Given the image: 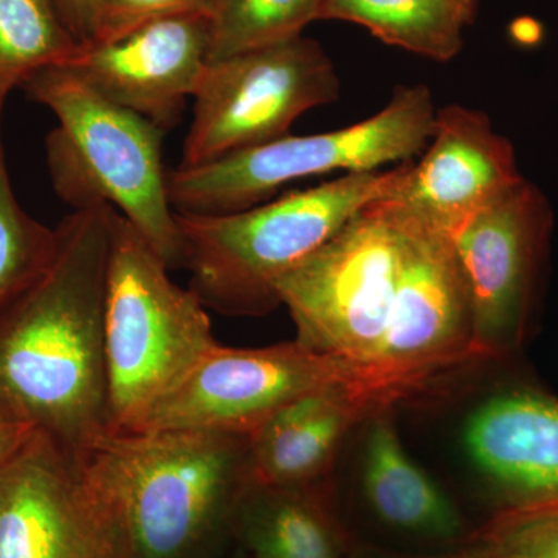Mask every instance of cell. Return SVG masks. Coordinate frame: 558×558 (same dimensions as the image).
Wrapping results in <instances>:
<instances>
[{"instance_id":"cell-1","label":"cell","mask_w":558,"mask_h":558,"mask_svg":"<svg viewBox=\"0 0 558 558\" xmlns=\"http://www.w3.org/2000/svg\"><path fill=\"white\" fill-rule=\"evenodd\" d=\"M110 205L58 223L49 269L0 317V398L81 461L109 433L105 296Z\"/></svg>"},{"instance_id":"cell-2","label":"cell","mask_w":558,"mask_h":558,"mask_svg":"<svg viewBox=\"0 0 558 558\" xmlns=\"http://www.w3.org/2000/svg\"><path fill=\"white\" fill-rule=\"evenodd\" d=\"M247 436L110 432L81 458L117 558H216L247 484Z\"/></svg>"},{"instance_id":"cell-3","label":"cell","mask_w":558,"mask_h":558,"mask_svg":"<svg viewBox=\"0 0 558 558\" xmlns=\"http://www.w3.org/2000/svg\"><path fill=\"white\" fill-rule=\"evenodd\" d=\"M407 167L409 161L389 171L349 172L227 215L175 213L190 289L218 314L274 311L278 279L336 236L360 209L396 189Z\"/></svg>"},{"instance_id":"cell-4","label":"cell","mask_w":558,"mask_h":558,"mask_svg":"<svg viewBox=\"0 0 558 558\" xmlns=\"http://www.w3.org/2000/svg\"><path fill=\"white\" fill-rule=\"evenodd\" d=\"M22 89L57 117L46 157L60 199L73 209L110 205L168 269L182 267L163 167L165 131L109 101L62 65L33 73Z\"/></svg>"},{"instance_id":"cell-5","label":"cell","mask_w":558,"mask_h":558,"mask_svg":"<svg viewBox=\"0 0 558 558\" xmlns=\"http://www.w3.org/2000/svg\"><path fill=\"white\" fill-rule=\"evenodd\" d=\"M116 209L105 296L109 433L131 432L218 344L207 307Z\"/></svg>"},{"instance_id":"cell-6","label":"cell","mask_w":558,"mask_h":558,"mask_svg":"<svg viewBox=\"0 0 558 558\" xmlns=\"http://www.w3.org/2000/svg\"><path fill=\"white\" fill-rule=\"evenodd\" d=\"M436 110L425 84L398 86L379 113L354 126L289 134L199 167H178L168 172L172 208L180 215H227L267 202L295 180L413 160L433 137Z\"/></svg>"},{"instance_id":"cell-7","label":"cell","mask_w":558,"mask_h":558,"mask_svg":"<svg viewBox=\"0 0 558 558\" xmlns=\"http://www.w3.org/2000/svg\"><path fill=\"white\" fill-rule=\"evenodd\" d=\"M409 226L379 199L277 281L304 347L377 371L391 325Z\"/></svg>"},{"instance_id":"cell-8","label":"cell","mask_w":558,"mask_h":558,"mask_svg":"<svg viewBox=\"0 0 558 558\" xmlns=\"http://www.w3.org/2000/svg\"><path fill=\"white\" fill-rule=\"evenodd\" d=\"M333 388L366 396L380 407L413 391L296 340L255 349L218 343L131 432L190 429L248 438L292 400Z\"/></svg>"},{"instance_id":"cell-9","label":"cell","mask_w":558,"mask_h":558,"mask_svg":"<svg viewBox=\"0 0 558 558\" xmlns=\"http://www.w3.org/2000/svg\"><path fill=\"white\" fill-rule=\"evenodd\" d=\"M339 95L336 65L317 40L303 36L208 62L179 167H199L286 137L299 117Z\"/></svg>"},{"instance_id":"cell-10","label":"cell","mask_w":558,"mask_h":558,"mask_svg":"<svg viewBox=\"0 0 558 558\" xmlns=\"http://www.w3.org/2000/svg\"><path fill=\"white\" fill-rule=\"evenodd\" d=\"M553 227L548 197L521 179L451 236L484 359L523 343Z\"/></svg>"},{"instance_id":"cell-11","label":"cell","mask_w":558,"mask_h":558,"mask_svg":"<svg viewBox=\"0 0 558 558\" xmlns=\"http://www.w3.org/2000/svg\"><path fill=\"white\" fill-rule=\"evenodd\" d=\"M109 542L81 462L36 429L0 468V558H97Z\"/></svg>"},{"instance_id":"cell-12","label":"cell","mask_w":558,"mask_h":558,"mask_svg":"<svg viewBox=\"0 0 558 558\" xmlns=\"http://www.w3.org/2000/svg\"><path fill=\"white\" fill-rule=\"evenodd\" d=\"M521 179L512 142L494 130L487 113L450 105L436 110L421 161H409L402 180L380 199L451 238Z\"/></svg>"},{"instance_id":"cell-13","label":"cell","mask_w":558,"mask_h":558,"mask_svg":"<svg viewBox=\"0 0 558 558\" xmlns=\"http://www.w3.org/2000/svg\"><path fill=\"white\" fill-rule=\"evenodd\" d=\"M211 16L180 14L142 25L108 43L84 44L62 68L161 131L182 120L208 64Z\"/></svg>"},{"instance_id":"cell-14","label":"cell","mask_w":558,"mask_h":558,"mask_svg":"<svg viewBox=\"0 0 558 558\" xmlns=\"http://www.w3.org/2000/svg\"><path fill=\"white\" fill-rule=\"evenodd\" d=\"M402 218L409 226L405 263L380 366L417 388L461 360L484 357L473 340L468 289L451 238Z\"/></svg>"},{"instance_id":"cell-15","label":"cell","mask_w":558,"mask_h":558,"mask_svg":"<svg viewBox=\"0 0 558 558\" xmlns=\"http://www.w3.org/2000/svg\"><path fill=\"white\" fill-rule=\"evenodd\" d=\"M476 468L508 506L558 499V399L527 384L476 407L464 429Z\"/></svg>"},{"instance_id":"cell-16","label":"cell","mask_w":558,"mask_h":558,"mask_svg":"<svg viewBox=\"0 0 558 558\" xmlns=\"http://www.w3.org/2000/svg\"><path fill=\"white\" fill-rule=\"evenodd\" d=\"M379 403L348 389L292 400L248 436L247 483L310 486L323 475L348 428Z\"/></svg>"},{"instance_id":"cell-17","label":"cell","mask_w":558,"mask_h":558,"mask_svg":"<svg viewBox=\"0 0 558 558\" xmlns=\"http://www.w3.org/2000/svg\"><path fill=\"white\" fill-rule=\"evenodd\" d=\"M231 539L248 558H339V539L312 484H245Z\"/></svg>"},{"instance_id":"cell-18","label":"cell","mask_w":558,"mask_h":558,"mask_svg":"<svg viewBox=\"0 0 558 558\" xmlns=\"http://www.w3.org/2000/svg\"><path fill=\"white\" fill-rule=\"evenodd\" d=\"M363 487L371 508L385 523L418 534L453 535L457 509L407 454L387 417L374 418L365 444Z\"/></svg>"},{"instance_id":"cell-19","label":"cell","mask_w":558,"mask_h":558,"mask_svg":"<svg viewBox=\"0 0 558 558\" xmlns=\"http://www.w3.org/2000/svg\"><path fill=\"white\" fill-rule=\"evenodd\" d=\"M318 21L362 25L389 46L439 62L457 57L472 24L457 0H323Z\"/></svg>"},{"instance_id":"cell-20","label":"cell","mask_w":558,"mask_h":558,"mask_svg":"<svg viewBox=\"0 0 558 558\" xmlns=\"http://www.w3.org/2000/svg\"><path fill=\"white\" fill-rule=\"evenodd\" d=\"M78 47L53 0H0V110L11 90Z\"/></svg>"},{"instance_id":"cell-21","label":"cell","mask_w":558,"mask_h":558,"mask_svg":"<svg viewBox=\"0 0 558 558\" xmlns=\"http://www.w3.org/2000/svg\"><path fill=\"white\" fill-rule=\"evenodd\" d=\"M323 0H216L208 62L266 49L301 36Z\"/></svg>"},{"instance_id":"cell-22","label":"cell","mask_w":558,"mask_h":558,"mask_svg":"<svg viewBox=\"0 0 558 558\" xmlns=\"http://www.w3.org/2000/svg\"><path fill=\"white\" fill-rule=\"evenodd\" d=\"M54 252L57 230L32 218L11 186L0 110V317L46 274Z\"/></svg>"},{"instance_id":"cell-23","label":"cell","mask_w":558,"mask_h":558,"mask_svg":"<svg viewBox=\"0 0 558 558\" xmlns=\"http://www.w3.org/2000/svg\"><path fill=\"white\" fill-rule=\"evenodd\" d=\"M468 558H558V499L505 508Z\"/></svg>"},{"instance_id":"cell-24","label":"cell","mask_w":558,"mask_h":558,"mask_svg":"<svg viewBox=\"0 0 558 558\" xmlns=\"http://www.w3.org/2000/svg\"><path fill=\"white\" fill-rule=\"evenodd\" d=\"M216 0H97L90 43H108L142 25L180 14L211 16Z\"/></svg>"},{"instance_id":"cell-25","label":"cell","mask_w":558,"mask_h":558,"mask_svg":"<svg viewBox=\"0 0 558 558\" xmlns=\"http://www.w3.org/2000/svg\"><path fill=\"white\" fill-rule=\"evenodd\" d=\"M36 429L24 414L0 398V468L27 442Z\"/></svg>"},{"instance_id":"cell-26","label":"cell","mask_w":558,"mask_h":558,"mask_svg":"<svg viewBox=\"0 0 558 558\" xmlns=\"http://www.w3.org/2000/svg\"><path fill=\"white\" fill-rule=\"evenodd\" d=\"M62 21L68 25L80 46L90 43L94 35L95 7L97 0H53Z\"/></svg>"},{"instance_id":"cell-27","label":"cell","mask_w":558,"mask_h":558,"mask_svg":"<svg viewBox=\"0 0 558 558\" xmlns=\"http://www.w3.org/2000/svg\"><path fill=\"white\" fill-rule=\"evenodd\" d=\"M461 9L464 10V13L468 14L470 21H473V16H475L476 11V2L478 0H457Z\"/></svg>"},{"instance_id":"cell-28","label":"cell","mask_w":558,"mask_h":558,"mask_svg":"<svg viewBox=\"0 0 558 558\" xmlns=\"http://www.w3.org/2000/svg\"><path fill=\"white\" fill-rule=\"evenodd\" d=\"M216 558H248L247 556H245V553L244 550H242L241 548H234L233 553H227V550H223L222 554H220L219 557H216Z\"/></svg>"},{"instance_id":"cell-29","label":"cell","mask_w":558,"mask_h":558,"mask_svg":"<svg viewBox=\"0 0 558 558\" xmlns=\"http://www.w3.org/2000/svg\"><path fill=\"white\" fill-rule=\"evenodd\" d=\"M97 558H117L116 550H113L112 539L108 543L105 549L101 550L100 556Z\"/></svg>"}]
</instances>
